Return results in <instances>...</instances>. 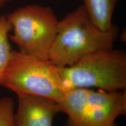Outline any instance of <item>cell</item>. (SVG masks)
Instances as JSON below:
<instances>
[{
  "mask_svg": "<svg viewBox=\"0 0 126 126\" xmlns=\"http://www.w3.org/2000/svg\"><path fill=\"white\" fill-rule=\"evenodd\" d=\"M13 0H0V8L4 7L5 5H6L7 3H8Z\"/></svg>",
  "mask_w": 126,
  "mask_h": 126,
  "instance_id": "30bf717a",
  "label": "cell"
},
{
  "mask_svg": "<svg viewBox=\"0 0 126 126\" xmlns=\"http://www.w3.org/2000/svg\"><path fill=\"white\" fill-rule=\"evenodd\" d=\"M58 103L68 117L65 126H111L126 114V90L74 88L66 91Z\"/></svg>",
  "mask_w": 126,
  "mask_h": 126,
  "instance_id": "277c9868",
  "label": "cell"
},
{
  "mask_svg": "<svg viewBox=\"0 0 126 126\" xmlns=\"http://www.w3.org/2000/svg\"><path fill=\"white\" fill-rule=\"evenodd\" d=\"M120 0H83L86 11L94 24L102 31L113 26L111 19L116 5Z\"/></svg>",
  "mask_w": 126,
  "mask_h": 126,
  "instance_id": "52a82bcc",
  "label": "cell"
},
{
  "mask_svg": "<svg viewBox=\"0 0 126 126\" xmlns=\"http://www.w3.org/2000/svg\"><path fill=\"white\" fill-rule=\"evenodd\" d=\"M13 34L9 39L19 51L37 59L48 60L59 20L52 8L31 4L6 15Z\"/></svg>",
  "mask_w": 126,
  "mask_h": 126,
  "instance_id": "5b68a950",
  "label": "cell"
},
{
  "mask_svg": "<svg viewBox=\"0 0 126 126\" xmlns=\"http://www.w3.org/2000/svg\"><path fill=\"white\" fill-rule=\"evenodd\" d=\"M0 86L18 96H40L57 103L65 92L57 66L49 60H43L15 50H12Z\"/></svg>",
  "mask_w": 126,
  "mask_h": 126,
  "instance_id": "3957f363",
  "label": "cell"
},
{
  "mask_svg": "<svg viewBox=\"0 0 126 126\" xmlns=\"http://www.w3.org/2000/svg\"><path fill=\"white\" fill-rule=\"evenodd\" d=\"M65 91L91 88L111 92L126 89V54L120 50L94 52L68 67H59Z\"/></svg>",
  "mask_w": 126,
  "mask_h": 126,
  "instance_id": "7a4b0ae2",
  "label": "cell"
},
{
  "mask_svg": "<svg viewBox=\"0 0 126 126\" xmlns=\"http://www.w3.org/2000/svg\"><path fill=\"white\" fill-rule=\"evenodd\" d=\"M118 34L114 25L108 31L99 29L82 5L58 22L49 60L58 67H68L94 52L113 48Z\"/></svg>",
  "mask_w": 126,
  "mask_h": 126,
  "instance_id": "6da1fadb",
  "label": "cell"
},
{
  "mask_svg": "<svg viewBox=\"0 0 126 126\" xmlns=\"http://www.w3.org/2000/svg\"><path fill=\"white\" fill-rule=\"evenodd\" d=\"M111 126H116V124H115V123H113V124H112V125H111Z\"/></svg>",
  "mask_w": 126,
  "mask_h": 126,
  "instance_id": "8fae6325",
  "label": "cell"
},
{
  "mask_svg": "<svg viewBox=\"0 0 126 126\" xmlns=\"http://www.w3.org/2000/svg\"><path fill=\"white\" fill-rule=\"evenodd\" d=\"M11 31L12 26L6 15L0 16V85L12 54L9 43V32Z\"/></svg>",
  "mask_w": 126,
  "mask_h": 126,
  "instance_id": "ba28073f",
  "label": "cell"
},
{
  "mask_svg": "<svg viewBox=\"0 0 126 126\" xmlns=\"http://www.w3.org/2000/svg\"><path fill=\"white\" fill-rule=\"evenodd\" d=\"M18 97L16 126H53L55 116L60 113L59 103L47 97L32 94Z\"/></svg>",
  "mask_w": 126,
  "mask_h": 126,
  "instance_id": "8992f818",
  "label": "cell"
},
{
  "mask_svg": "<svg viewBox=\"0 0 126 126\" xmlns=\"http://www.w3.org/2000/svg\"><path fill=\"white\" fill-rule=\"evenodd\" d=\"M14 108L15 102L12 97L0 98V126H16Z\"/></svg>",
  "mask_w": 126,
  "mask_h": 126,
  "instance_id": "9c48e42d",
  "label": "cell"
}]
</instances>
